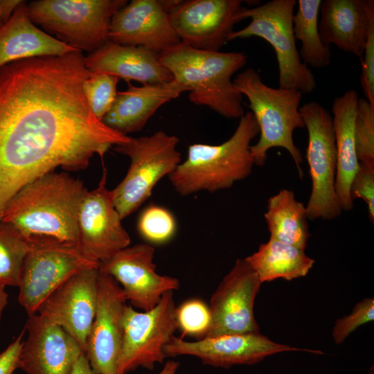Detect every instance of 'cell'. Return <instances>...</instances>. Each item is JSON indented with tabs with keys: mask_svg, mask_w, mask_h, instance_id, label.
Returning <instances> with one entry per match:
<instances>
[{
	"mask_svg": "<svg viewBox=\"0 0 374 374\" xmlns=\"http://www.w3.org/2000/svg\"><path fill=\"white\" fill-rule=\"evenodd\" d=\"M177 328L183 336H194L197 339L206 335L211 324L208 305L199 299H190L176 309Z\"/></svg>",
	"mask_w": 374,
	"mask_h": 374,
	"instance_id": "d6a6232c",
	"label": "cell"
},
{
	"mask_svg": "<svg viewBox=\"0 0 374 374\" xmlns=\"http://www.w3.org/2000/svg\"><path fill=\"white\" fill-rule=\"evenodd\" d=\"M245 259L262 283L276 278L290 280L305 276L314 263L305 250L271 238L260 244L258 251Z\"/></svg>",
	"mask_w": 374,
	"mask_h": 374,
	"instance_id": "4316f807",
	"label": "cell"
},
{
	"mask_svg": "<svg viewBox=\"0 0 374 374\" xmlns=\"http://www.w3.org/2000/svg\"><path fill=\"white\" fill-rule=\"evenodd\" d=\"M8 294L6 290V287L0 285V320L3 312L8 305Z\"/></svg>",
	"mask_w": 374,
	"mask_h": 374,
	"instance_id": "60d3db41",
	"label": "cell"
},
{
	"mask_svg": "<svg viewBox=\"0 0 374 374\" xmlns=\"http://www.w3.org/2000/svg\"><path fill=\"white\" fill-rule=\"evenodd\" d=\"M154 248L142 243L125 247L99 264V271L111 276L122 288L131 306L147 311L168 292L179 287L177 278L160 275L153 262Z\"/></svg>",
	"mask_w": 374,
	"mask_h": 374,
	"instance_id": "5bb4252c",
	"label": "cell"
},
{
	"mask_svg": "<svg viewBox=\"0 0 374 374\" xmlns=\"http://www.w3.org/2000/svg\"><path fill=\"white\" fill-rule=\"evenodd\" d=\"M103 170L98 187L84 192L78 213V248L98 264L130 243L114 205L112 190L106 187L107 170Z\"/></svg>",
	"mask_w": 374,
	"mask_h": 374,
	"instance_id": "4fadbf2b",
	"label": "cell"
},
{
	"mask_svg": "<svg viewBox=\"0 0 374 374\" xmlns=\"http://www.w3.org/2000/svg\"><path fill=\"white\" fill-rule=\"evenodd\" d=\"M295 350L323 354L319 350L301 349L274 342L260 332L204 337L195 341L173 336L166 346L164 353L166 357L193 356L204 364L227 368L235 365L254 364L268 356Z\"/></svg>",
	"mask_w": 374,
	"mask_h": 374,
	"instance_id": "2e32d148",
	"label": "cell"
},
{
	"mask_svg": "<svg viewBox=\"0 0 374 374\" xmlns=\"http://www.w3.org/2000/svg\"><path fill=\"white\" fill-rule=\"evenodd\" d=\"M350 197L353 201L359 198L367 204L369 219L374 221V169L359 163L350 184Z\"/></svg>",
	"mask_w": 374,
	"mask_h": 374,
	"instance_id": "d590c367",
	"label": "cell"
},
{
	"mask_svg": "<svg viewBox=\"0 0 374 374\" xmlns=\"http://www.w3.org/2000/svg\"><path fill=\"white\" fill-rule=\"evenodd\" d=\"M173 292L166 293L147 311L126 305L117 374H127L138 368L152 370L156 364L163 363L165 347L177 329Z\"/></svg>",
	"mask_w": 374,
	"mask_h": 374,
	"instance_id": "30bf717a",
	"label": "cell"
},
{
	"mask_svg": "<svg viewBox=\"0 0 374 374\" xmlns=\"http://www.w3.org/2000/svg\"><path fill=\"white\" fill-rule=\"evenodd\" d=\"M179 367V362L175 360H168L157 374H176Z\"/></svg>",
	"mask_w": 374,
	"mask_h": 374,
	"instance_id": "ab89813d",
	"label": "cell"
},
{
	"mask_svg": "<svg viewBox=\"0 0 374 374\" xmlns=\"http://www.w3.org/2000/svg\"><path fill=\"white\" fill-rule=\"evenodd\" d=\"M98 275V267L75 274L45 299L36 313L63 328L84 353L96 310Z\"/></svg>",
	"mask_w": 374,
	"mask_h": 374,
	"instance_id": "ac0fdd59",
	"label": "cell"
},
{
	"mask_svg": "<svg viewBox=\"0 0 374 374\" xmlns=\"http://www.w3.org/2000/svg\"><path fill=\"white\" fill-rule=\"evenodd\" d=\"M29 242L13 226L0 220V285L18 287Z\"/></svg>",
	"mask_w": 374,
	"mask_h": 374,
	"instance_id": "f1b7e54d",
	"label": "cell"
},
{
	"mask_svg": "<svg viewBox=\"0 0 374 374\" xmlns=\"http://www.w3.org/2000/svg\"><path fill=\"white\" fill-rule=\"evenodd\" d=\"M127 305L119 284L99 271L96 310L84 350L91 367L99 374H117Z\"/></svg>",
	"mask_w": 374,
	"mask_h": 374,
	"instance_id": "e0dca14e",
	"label": "cell"
},
{
	"mask_svg": "<svg viewBox=\"0 0 374 374\" xmlns=\"http://www.w3.org/2000/svg\"><path fill=\"white\" fill-rule=\"evenodd\" d=\"M359 98L355 90H348L335 98L332 118L337 152L335 190L343 211L353 208L350 188L359 166L355 139V119Z\"/></svg>",
	"mask_w": 374,
	"mask_h": 374,
	"instance_id": "d4e9b609",
	"label": "cell"
},
{
	"mask_svg": "<svg viewBox=\"0 0 374 374\" xmlns=\"http://www.w3.org/2000/svg\"><path fill=\"white\" fill-rule=\"evenodd\" d=\"M319 34L323 44H334L360 60L366 42L368 0H323Z\"/></svg>",
	"mask_w": 374,
	"mask_h": 374,
	"instance_id": "cb8c5ba5",
	"label": "cell"
},
{
	"mask_svg": "<svg viewBox=\"0 0 374 374\" xmlns=\"http://www.w3.org/2000/svg\"><path fill=\"white\" fill-rule=\"evenodd\" d=\"M127 84L126 90L118 92L102 120L106 126L125 136L140 132L160 107L189 91L175 80L141 87Z\"/></svg>",
	"mask_w": 374,
	"mask_h": 374,
	"instance_id": "44dd1931",
	"label": "cell"
},
{
	"mask_svg": "<svg viewBox=\"0 0 374 374\" xmlns=\"http://www.w3.org/2000/svg\"><path fill=\"white\" fill-rule=\"evenodd\" d=\"M179 139L159 130L152 135L130 137L114 150L130 160L126 175L112 190L122 220L135 212L152 195L157 184L169 176L181 162L177 146Z\"/></svg>",
	"mask_w": 374,
	"mask_h": 374,
	"instance_id": "52a82bcc",
	"label": "cell"
},
{
	"mask_svg": "<svg viewBox=\"0 0 374 374\" xmlns=\"http://www.w3.org/2000/svg\"><path fill=\"white\" fill-rule=\"evenodd\" d=\"M308 134L306 159L312 181L308 220H331L342 211L336 194L337 152L330 113L316 101L299 108Z\"/></svg>",
	"mask_w": 374,
	"mask_h": 374,
	"instance_id": "9c48e42d",
	"label": "cell"
},
{
	"mask_svg": "<svg viewBox=\"0 0 374 374\" xmlns=\"http://www.w3.org/2000/svg\"><path fill=\"white\" fill-rule=\"evenodd\" d=\"M18 285V301L28 317L75 274L99 264L87 258L74 245L54 241H31Z\"/></svg>",
	"mask_w": 374,
	"mask_h": 374,
	"instance_id": "8fae6325",
	"label": "cell"
},
{
	"mask_svg": "<svg viewBox=\"0 0 374 374\" xmlns=\"http://www.w3.org/2000/svg\"><path fill=\"white\" fill-rule=\"evenodd\" d=\"M360 83L365 98L374 105V1L368 0V21Z\"/></svg>",
	"mask_w": 374,
	"mask_h": 374,
	"instance_id": "e575fe53",
	"label": "cell"
},
{
	"mask_svg": "<svg viewBox=\"0 0 374 374\" xmlns=\"http://www.w3.org/2000/svg\"><path fill=\"white\" fill-rule=\"evenodd\" d=\"M240 0L172 1L170 24L181 43L193 48L220 51L239 22Z\"/></svg>",
	"mask_w": 374,
	"mask_h": 374,
	"instance_id": "9a60e30c",
	"label": "cell"
},
{
	"mask_svg": "<svg viewBox=\"0 0 374 374\" xmlns=\"http://www.w3.org/2000/svg\"><path fill=\"white\" fill-rule=\"evenodd\" d=\"M22 1L0 26V69L13 62L41 56H57L78 50L57 40L30 19Z\"/></svg>",
	"mask_w": 374,
	"mask_h": 374,
	"instance_id": "603a6c76",
	"label": "cell"
},
{
	"mask_svg": "<svg viewBox=\"0 0 374 374\" xmlns=\"http://www.w3.org/2000/svg\"><path fill=\"white\" fill-rule=\"evenodd\" d=\"M265 219L270 238L305 249L311 235L306 207L293 191L282 189L269 197Z\"/></svg>",
	"mask_w": 374,
	"mask_h": 374,
	"instance_id": "484cf974",
	"label": "cell"
},
{
	"mask_svg": "<svg viewBox=\"0 0 374 374\" xmlns=\"http://www.w3.org/2000/svg\"><path fill=\"white\" fill-rule=\"evenodd\" d=\"M76 51L11 62L0 69V218L25 186L53 172L82 170L130 136L106 126L83 92L89 76Z\"/></svg>",
	"mask_w": 374,
	"mask_h": 374,
	"instance_id": "6da1fadb",
	"label": "cell"
},
{
	"mask_svg": "<svg viewBox=\"0 0 374 374\" xmlns=\"http://www.w3.org/2000/svg\"><path fill=\"white\" fill-rule=\"evenodd\" d=\"M69 374H99L91 367L88 359L82 353L74 364Z\"/></svg>",
	"mask_w": 374,
	"mask_h": 374,
	"instance_id": "f35d334b",
	"label": "cell"
},
{
	"mask_svg": "<svg viewBox=\"0 0 374 374\" xmlns=\"http://www.w3.org/2000/svg\"><path fill=\"white\" fill-rule=\"evenodd\" d=\"M296 4V0H271L251 8L242 7L239 21L250 18L251 21L244 28L233 30L228 42L251 37L265 39L276 53L279 87L310 93L317 87V82L296 48L292 24Z\"/></svg>",
	"mask_w": 374,
	"mask_h": 374,
	"instance_id": "ba28073f",
	"label": "cell"
},
{
	"mask_svg": "<svg viewBox=\"0 0 374 374\" xmlns=\"http://www.w3.org/2000/svg\"><path fill=\"white\" fill-rule=\"evenodd\" d=\"M170 1L132 0L112 17L109 41L159 54L181 42L169 19Z\"/></svg>",
	"mask_w": 374,
	"mask_h": 374,
	"instance_id": "d6986e66",
	"label": "cell"
},
{
	"mask_svg": "<svg viewBox=\"0 0 374 374\" xmlns=\"http://www.w3.org/2000/svg\"><path fill=\"white\" fill-rule=\"evenodd\" d=\"M233 82L242 96L248 99L259 128V139L250 146L254 165H265L269 150L282 148L292 157L301 177L303 156L294 144L293 134L296 129L305 127L299 112L303 93L294 89L267 85L253 68L239 73Z\"/></svg>",
	"mask_w": 374,
	"mask_h": 374,
	"instance_id": "5b68a950",
	"label": "cell"
},
{
	"mask_svg": "<svg viewBox=\"0 0 374 374\" xmlns=\"http://www.w3.org/2000/svg\"><path fill=\"white\" fill-rule=\"evenodd\" d=\"M126 0H36L27 3L30 20L47 34L80 51H95L109 41L114 15Z\"/></svg>",
	"mask_w": 374,
	"mask_h": 374,
	"instance_id": "8992f818",
	"label": "cell"
},
{
	"mask_svg": "<svg viewBox=\"0 0 374 374\" xmlns=\"http://www.w3.org/2000/svg\"><path fill=\"white\" fill-rule=\"evenodd\" d=\"M19 368L27 374H69L84 353L78 342L58 325L35 314L26 324Z\"/></svg>",
	"mask_w": 374,
	"mask_h": 374,
	"instance_id": "ffe728a7",
	"label": "cell"
},
{
	"mask_svg": "<svg viewBox=\"0 0 374 374\" xmlns=\"http://www.w3.org/2000/svg\"><path fill=\"white\" fill-rule=\"evenodd\" d=\"M370 374H374L373 366H372V367L371 368Z\"/></svg>",
	"mask_w": 374,
	"mask_h": 374,
	"instance_id": "b9f144b4",
	"label": "cell"
},
{
	"mask_svg": "<svg viewBox=\"0 0 374 374\" xmlns=\"http://www.w3.org/2000/svg\"><path fill=\"white\" fill-rule=\"evenodd\" d=\"M259 128L251 112L240 118L232 136L220 145L194 143L186 159L168 176L181 196L227 189L250 175L254 166L250 150Z\"/></svg>",
	"mask_w": 374,
	"mask_h": 374,
	"instance_id": "277c9868",
	"label": "cell"
},
{
	"mask_svg": "<svg viewBox=\"0 0 374 374\" xmlns=\"http://www.w3.org/2000/svg\"><path fill=\"white\" fill-rule=\"evenodd\" d=\"M23 335L22 332L0 353V374H14L19 369V356Z\"/></svg>",
	"mask_w": 374,
	"mask_h": 374,
	"instance_id": "8d00e7d4",
	"label": "cell"
},
{
	"mask_svg": "<svg viewBox=\"0 0 374 374\" xmlns=\"http://www.w3.org/2000/svg\"><path fill=\"white\" fill-rule=\"evenodd\" d=\"M374 319V299H364L357 303L352 312L336 321L332 329L335 344H341L358 327Z\"/></svg>",
	"mask_w": 374,
	"mask_h": 374,
	"instance_id": "836d02e7",
	"label": "cell"
},
{
	"mask_svg": "<svg viewBox=\"0 0 374 374\" xmlns=\"http://www.w3.org/2000/svg\"><path fill=\"white\" fill-rule=\"evenodd\" d=\"M21 1V0H0V26L9 19Z\"/></svg>",
	"mask_w": 374,
	"mask_h": 374,
	"instance_id": "74e56055",
	"label": "cell"
},
{
	"mask_svg": "<svg viewBox=\"0 0 374 374\" xmlns=\"http://www.w3.org/2000/svg\"><path fill=\"white\" fill-rule=\"evenodd\" d=\"M137 231L143 239L154 244H163L172 239L177 232V221L167 208L150 204L140 213Z\"/></svg>",
	"mask_w": 374,
	"mask_h": 374,
	"instance_id": "f546056e",
	"label": "cell"
},
{
	"mask_svg": "<svg viewBox=\"0 0 374 374\" xmlns=\"http://www.w3.org/2000/svg\"><path fill=\"white\" fill-rule=\"evenodd\" d=\"M322 0H299L293 15L294 37L301 41L299 51L302 62L314 68H322L330 62V47L321 40L319 30V14Z\"/></svg>",
	"mask_w": 374,
	"mask_h": 374,
	"instance_id": "83f0119b",
	"label": "cell"
},
{
	"mask_svg": "<svg viewBox=\"0 0 374 374\" xmlns=\"http://www.w3.org/2000/svg\"><path fill=\"white\" fill-rule=\"evenodd\" d=\"M90 73H104L130 82L157 84L174 80L159 62L158 55L141 46L121 45L108 41L84 58Z\"/></svg>",
	"mask_w": 374,
	"mask_h": 374,
	"instance_id": "7402d4cb",
	"label": "cell"
},
{
	"mask_svg": "<svg viewBox=\"0 0 374 374\" xmlns=\"http://www.w3.org/2000/svg\"><path fill=\"white\" fill-rule=\"evenodd\" d=\"M118 78L104 73H90L83 84V92L93 115L100 121L111 109L117 92Z\"/></svg>",
	"mask_w": 374,
	"mask_h": 374,
	"instance_id": "4dcf8cb0",
	"label": "cell"
},
{
	"mask_svg": "<svg viewBox=\"0 0 374 374\" xmlns=\"http://www.w3.org/2000/svg\"><path fill=\"white\" fill-rule=\"evenodd\" d=\"M355 139L359 162L374 169V105L364 98L357 100Z\"/></svg>",
	"mask_w": 374,
	"mask_h": 374,
	"instance_id": "1f68e13d",
	"label": "cell"
},
{
	"mask_svg": "<svg viewBox=\"0 0 374 374\" xmlns=\"http://www.w3.org/2000/svg\"><path fill=\"white\" fill-rule=\"evenodd\" d=\"M261 284L246 259H237L211 296V324L204 337L260 332L253 306Z\"/></svg>",
	"mask_w": 374,
	"mask_h": 374,
	"instance_id": "7c38bea8",
	"label": "cell"
},
{
	"mask_svg": "<svg viewBox=\"0 0 374 374\" xmlns=\"http://www.w3.org/2000/svg\"><path fill=\"white\" fill-rule=\"evenodd\" d=\"M86 190L68 173L48 172L22 188L0 220L28 242L54 241L78 247V213Z\"/></svg>",
	"mask_w": 374,
	"mask_h": 374,
	"instance_id": "7a4b0ae2",
	"label": "cell"
},
{
	"mask_svg": "<svg viewBox=\"0 0 374 374\" xmlns=\"http://www.w3.org/2000/svg\"><path fill=\"white\" fill-rule=\"evenodd\" d=\"M158 58L174 80L188 89L191 103L226 118L244 115L242 95L231 78L245 66V53L196 49L180 42L160 52Z\"/></svg>",
	"mask_w": 374,
	"mask_h": 374,
	"instance_id": "3957f363",
	"label": "cell"
}]
</instances>
